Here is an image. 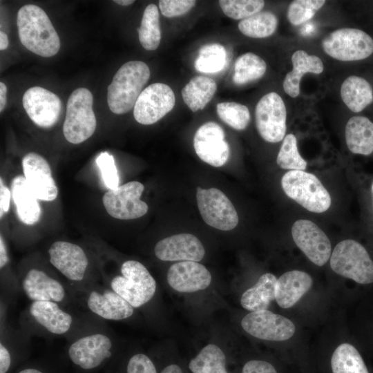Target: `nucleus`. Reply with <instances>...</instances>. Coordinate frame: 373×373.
<instances>
[{"label":"nucleus","instance_id":"f257e3e1","mask_svg":"<svg viewBox=\"0 0 373 373\" xmlns=\"http://www.w3.org/2000/svg\"><path fill=\"white\" fill-rule=\"evenodd\" d=\"M17 24L20 41L35 54L50 57L60 48V39L45 11L34 4L19 8Z\"/></svg>","mask_w":373,"mask_h":373},{"label":"nucleus","instance_id":"f03ea898","mask_svg":"<svg viewBox=\"0 0 373 373\" xmlns=\"http://www.w3.org/2000/svg\"><path fill=\"white\" fill-rule=\"evenodd\" d=\"M150 69L141 61L124 64L115 74L107 88V102L115 114L130 111L150 77Z\"/></svg>","mask_w":373,"mask_h":373},{"label":"nucleus","instance_id":"7ed1b4c3","mask_svg":"<svg viewBox=\"0 0 373 373\" xmlns=\"http://www.w3.org/2000/svg\"><path fill=\"white\" fill-rule=\"evenodd\" d=\"M121 276L111 281V289L137 308L147 303L156 291V282L146 267L137 260L123 262Z\"/></svg>","mask_w":373,"mask_h":373},{"label":"nucleus","instance_id":"20e7f679","mask_svg":"<svg viewBox=\"0 0 373 373\" xmlns=\"http://www.w3.org/2000/svg\"><path fill=\"white\" fill-rule=\"evenodd\" d=\"M281 185L289 198L311 212H325L331 205L329 192L314 174L305 171H289L283 176Z\"/></svg>","mask_w":373,"mask_h":373},{"label":"nucleus","instance_id":"39448f33","mask_svg":"<svg viewBox=\"0 0 373 373\" xmlns=\"http://www.w3.org/2000/svg\"><path fill=\"white\" fill-rule=\"evenodd\" d=\"M93 97L86 88H78L68 97L63 133L70 143L80 144L94 133L97 120L93 110Z\"/></svg>","mask_w":373,"mask_h":373},{"label":"nucleus","instance_id":"423d86ee","mask_svg":"<svg viewBox=\"0 0 373 373\" xmlns=\"http://www.w3.org/2000/svg\"><path fill=\"white\" fill-rule=\"evenodd\" d=\"M330 267L337 274L357 283H373V260L358 242L347 239L336 245L330 256Z\"/></svg>","mask_w":373,"mask_h":373},{"label":"nucleus","instance_id":"0eeeda50","mask_svg":"<svg viewBox=\"0 0 373 373\" xmlns=\"http://www.w3.org/2000/svg\"><path fill=\"white\" fill-rule=\"evenodd\" d=\"M324 52L343 61L364 59L373 53V39L356 28H341L329 34L322 41Z\"/></svg>","mask_w":373,"mask_h":373},{"label":"nucleus","instance_id":"6e6552de","mask_svg":"<svg viewBox=\"0 0 373 373\" xmlns=\"http://www.w3.org/2000/svg\"><path fill=\"white\" fill-rule=\"evenodd\" d=\"M196 200L200 215L208 225L222 231H229L237 226L238 216L236 209L220 190L198 186Z\"/></svg>","mask_w":373,"mask_h":373},{"label":"nucleus","instance_id":"1a4fd4ad","mask_svg":"<svg viewBox=\"0 0 373 373\" xmlns=\"http://www.w3.org/2000/svg\"><path fill=\"white\" fill-rule=\"evenodd\" d=\"M255 116L258 132L264 140L276 143L284 138L287 111L278 93L270 92L262 97L256 104Z\"/></svg>","mask_w":373,"mask_h":373},{"label":"nucleus","instance_id":"9d476101","mask_svg":"<svg viewBox=\"0 0 373 373\" xmlns=\"http://www.w3.org/2000/svg\"><path fill=\"white\" fill-rule=\"evenodd\" d=\"M144 185L131 181L116 189L108 190L103 196V204L107 213L114 218L132 220L140 218L148 211V205L140 200Z\"/></svg>","mask_w":373,"mask_h":373},{"label":"nucleus","instance_id":"9b49d317","mask_svg":"<svg viewBox=\"0 0 373 373\" xmlns=\"http://www.w3.org/2000/svg\"><path fill=\"white\" fill-rule=\"evenodd\" d=\"M175 104L171 88L163 83H154L140 95L133 108V116L141 124H153L169 113Z\"/></svg>","mask_w":373,"mask_h":373},{"label":"nucleus","instance_id":"f8f14e48","mask_svg":"<svg viewBox=\"0 0 373 373\" xmlns=\"http://www.w3.org/2000/svg\"><path fill=\"white\" fill-rule=\"evenodd\" d=\"M241 326L252 336L270 341L288 340L296 330L289 319L267 309L247 314L241 321Z\"/></svg>","mask_w":373,"mask_h":373},{"label":"nucleus","instance_id":"ddd939ff","mask_svg":"<svg viewBox=\"0 0 373 373\" xmlns=\"http://www.w3.org/2000/svg\"><path fill=\"white\" fill-rule=\"evenodd\" d=\"M291 235L296 246L315 265L323 266L330 258V241L324 231L312 221L296 220L292 225Z\"/></svg>","mask_w":373,"mask_h":373},{"label":"nucleus","instance_id":"4468645a","mask_svg":"<svg viewBox=\"0 0 373 373\" xmlns=\"http://www.w3.org/2000/svg\"><path fill=\"white\" fill-rule=\"evenodd\" d=\"M193 147L201 160L215 167L223 166L230 155L224 130L213 122H206L198 128L194 135Z\"/></svg>","mask_w":373,"mask_h":373},{"label":"nucleus","instance_id":"2eb2a0df","mask_svg":"<svg viewBox=\"0 0 373 373\" xmlns=\"http://www.w3.org/2000/svg\"><path fill=\"white\" fill-rule=\"evenodd\" d=\"M30 119L38 126L50 128L59 120L61 102L54 93L40 86L28 88L22 99Z\"/></svg>","mask_w":373,"mask_h":373},{"label":"nucleus","instance_id":"dca6fc26","mask_svg":"<svg viewBox=\"0 0 373 373\" xmlns=\"http://www.w3.org/2000/svg\"><path fill=\"white\" fill-rule=\"evenodd\" d=\"M112 347V341L107 335L96 333L74 341L68 348V356L75 365L91 370L111 357Z\"/></svg>","mask_w":373,"mask_h":373},{"label":"nucleus","instance_id":"f3484780","mask_svg":"<svg viewBox=\"0 0 373 373\" xmlns=\"http://www.w3.org/2000/svg\"><path fill=\"white\" fill-rule=\"evenodd\" d=\"M48 252L50 263L66 278L71 281L84 279L88 260L81 247L66 241H56Z\"/></svg>","mask_w":373,"mask_h":373},{"label":"nucleus","instance_id":"a211bd4d","mask_svg":"<svg viewBox=\"0 0 373 373\" xmlns=\"http://www.w3.org/2000/svg\"><path fill=\"white\" fill-rule=\"evenodd\" d=\"M24 177L38 200L52 201L56 199L58 189L52 177L48 162L36 153L26 154L22 160Z\"/></svg>","mask_w":373,"mask_h":373},{"label":"nucleus","instance_id":"6ab92c4d","mask_svg":"<svg viewBox=\"0 0 373 373\" xmlns=\"http://www.w3.org/2000/svg\"><path fill=\"white\" fill-rule=\"evenodd\" d=\"M156 257L163 261H200L205 249L200 240L193 234L179 233L166 237L155 246Z\"/></svg>","mask_w":373,"mask_h":373},{"label":"nucleus","instance_id":"aec40b11","mask_svg":"<svg viewBox=\"0 0 373 373\" xmlns=\"http://www.w3.org/2000/svg\"><path fill=\"white\" fill-rule=\"evenodd\" d=\"M211 274L203 265L194 261H180L172 265L167 272V283L174 290L191 293L207 288Z\"/></svg>","mask_w":373,"mask_h":373},{"label":"nucleus","instance_id":"412c9836","mask_svg":"<svg viewBox=\"0 0 373 373\" xmlns=\"http://www.w3.org/2000/svg\"><path fill=\"white\" fill-rule=\"evenodd\" d=\"M86 305L90 312L109 321L128 318L134 311V307L111 289L90 291L86 298Z\"/></svg>","mask_w":373,"mask_h":373},{"label":"nucleus","instance_id":"4be33fe9","mask_svg":"<svg viewBox=\"0 0 373 373\" xmlns=\"http://www.w3.org/2000/svg\"><path fill=\"white\" fill-rule=\"evenodd\" d=\"M22 289L26 296L33 301L62 302L66 290L57 280L38 269H31L26 274Z\"/></svg>","mask_w":373,"mask_h":373},{"label":"nucleus","instance_id":"5701e85b","mask_svg":"<svg viewBox=\"0 0 373 373\" xmlns=\"http://www.w3.org/2000/svg\"><path fill=\"white\" fill-rule=\"evenodd\" d=\"M313 280L305 271L292 270L284 273L276 281V300L287 309L294 306L311 288Z\"/></svg>","mask_w":373,"mask_h":373},{"label":"nucleus","instance_id":"b1692460","mask_svg":"<svg viewBox=\"0 0 373 373\" xmlns=\"http://www.w3.org/2000/svg\"><path fill=\"white\" fill-rule=\"evenodd\" d=\"M57 303L54 301H33L29 312L35 321L48 332L61 335L70 329L73 318Z\"/></svg>","mask_w":373,"mask_h":373},{"label":"nucleus","instance_id":"393cba45","mask_svg":"<svg viewBox=\"0 0 373 373\" xmlns=\"http://www.w3.org/2000/svg\"><path fill=\"white\" fill-rule=\"evenodd\" d=\"M11 189L19 220L27 225L37 223L41 216V207L25 177L16 176L12 181Z\"/></svg>","mask_w":373,"mask_h":373},{"label":"nucleus","instance_id":"a878e982","mask_svg":"<svg viewBox=\"0 0 373 373\" xmlns=\"http://www.w3.org/2000/svg\"><path fill=\"white\" fill-rule=\"evenodd\" d=\"M293 70L289 72L283 82L285 92L291 97H296L300 93V82L303 75L312 73L320 74L324 66L320 57L309 55L304 50H297L291 56Z\"/></svg>","mask_w":373,"mask_h":373},{"label":"nucleus","instance_id":"bb28decb","mask_svg":"<svg viewBox=\"0 0 373 373\" xmlns=\"http://www.w3.org/2000/svg\"><path fill=\"white\" fill-rule=\"evenodd\" d=\"M345 141L355 154L368 155L373 152V122L364 116H353L345 126Z\"/></svg>","mask_w":373,"mask_h":373},{"label":"nucleus","instance_id":"cd10ccee","mask_svg":"<svg viewBox=\"0 0 373 373\" xmlns=\"http://www.w3.org/2000/svg\"><path fill=\"white\" fill-rule=\"evenodd\" d=\"M276 281L274 274H262L254 286L242 294L240 298L242 307L250 312L267 309L271 302L276 299Z\"/></svg>","mask_w":373,"mask_h":373},{"label":"nucleus","instance_id":"c85d7f7f","mask_svg":"<svg viewBox=\"0 0 373 373\" xmlns=\"http://www.w3.org/2000/svg\"><path fill=\"white\" fill-rule=\"evenodd\" d=\"M341 96L350 111L359 113L373 102V89L364 78L351 75L343 82Z\"/></svg>","mask_w":373,"mask_h":373},{"label":"nucleus","instance_id":"c756f323","mask_svg":"<svg viewBox=\"0 0 373 373\" xmlns=\"http://www.w3.org/2000/svg\"><path fill=\"white\" fill-rule=\"evenodd\" d=\"M217 90L216 82L208 77H193L181 90L182 99L193 112L203 109L211 100Z\"/></svg>","mask_w":373,"mask_h":373},{"label":"nucleus","instance_id":"7c9ffc66","mask_svg":"<svg viewBox=\"0 0 373 373\" xmlns=\"http://www.w3.org/2000/svg\"><path fill=\"white\" fill-rule=\"evenodd\" d=\"M191 373H229L224 352L217 345H205L188 363Z\"/></svg>","mask_w":373,"mask_h":373},{"label":"nucleus","instance_id":"2f4dec72","mask_svg":"<svg viewBox=\"0 0 373 373\" xmlns=\"http://www.w3.org/2000/svg\"><path fill=\"white\" fill-rule=\"evenodd\" d=\"M159 12L156 5H148L143 13L140 28L137 29L139 40L146 50L157 48L161 40Z\"/></svg>","mask_w":373,"mask_h":373},{"label":"nucleus","instance_id":"473e14b6","mask_svg":"<svg viewBox=\"0 0 373 373\" xmlns=\"http://www.w3.org/2000/svg\"><path fill=\"white\" fill-rule=\"evenodd\" d=\"M267 70L266 62L257 55L247 52L236 59L233 81L243 85L261 78Z\"/></svg>","mask_w":373,"mask_h":373},{"label":"nucleus","instance_id":"72a5a7b5","mask_svg":"<svg viewBox=\"0 0 373 373\" xmlns=\"http://www.w3.org/2000/svg\"><path fill=\"white\" fill-rule=\"evenodd\" d=\"M278 19L271 12L256 13L238 23L239 30L251 38H265L271 36L276 30Z\"/></svg>","mask_w":373,"mask_h":373},{"label":"nucleus","instance_id":"f704fd0d","mask_svg":"<svg viewBox=\"0 0 373 373\" xmlns=\"http://www.w3.org/2000/svg\"><path fill=\"white\" fill-rule=\"evenodd\" d=\"M227 54L225 48L218 43L202 46L195 61L197 71L203 73H216L224 69Z\"/></svg>","mask_w":373,"mask_h":373},{"label":"nucleus","instance_id":"c9c22d12","mask_svg":"<svg viewBox=\"0 0 373 373\" xmlns=\"http://www.w3.org/2000/svg\"><path fill=\"white\" fill-rule=\"evenodd\" d=\"M218 117L231 128L242 131L246 128L250 121L248 108L237 102H221L216 106Z\"/></svg>","mask_w":373,"mask_h":373},{"label":"nucleus","instance_id":"e433bc0d","mask_svg":"<svg viewBox=\"0 0 373 373\" xmlns=\"http://www.w3.org/2000/svg\"><path fill=\"white\" fill-rule=\"evenodd\" d=\"M276 162L283 169L304 171L306 169L307 162L298 152L297 140L294 135L288 134L284 137Z\"/></svg>","mask_w":373,"mask_h":373},{"label":"nucleus","instance_id":"4c0bfd02","mask_svg":"<svg viewBox=\"0 0 373 373\" xmlns=\"http://www.w3.org/2000/svg\"><path fill=\"white\" fill-rule=\"evenodd\" d=\"M224 14L233 19H245L260 12L265 6L262 0H220Z\"/></svg>","mask_w":373,"mask_h":373},{"label":"nucleus","instance_id":"58836bf2","mask_svg":"<svg viewBox=\"0 0 373 373\" xmlns=\"http://www.w3.org/2000/svg\"><path fill=\"white\" fill-rule=\"evenodd\" d=\"M325 3L324 0H296L288 7L287 19L294 26L300 25L311 19Z\"/></svg>","mask_w":373,"mask_h":373},{"label":"nucleus","instance_id":"ea45409f","mask_svg":"<svg viewBox=\"0 0 373 373\" xmlns=\"http://www.w3.org/2000/svg\"><path fill=\"white\" fill-rule=\"evenodd\" d=\"M96 163L104 183L108 190L118 188L119 175L113 156L108 152H102L97 156Z\"/></svg>","mask_w":373,"mask_h":373},{"label":"nucleus","instance_id":"a19ab883","mask_svg":"<svg viewBox=\"0 0 373 373\" xmlns=\"http://www.w3.org/2000/svg\"><path fill=\"white\" fill-rule=\"evenodd\" d=\"M195 3L194 0H160L159 8L164 16L175 17L188 12Z\"/></svg>","mask_w":373,"mask_h":373},{"label":"nucleus","instance_id":"79ce46f5","mask_svg":"<svg viewBox=\"0 0 373 373\" xmlns=\"http://www.w3.org/2000/svg\"><path fill=\"white\" fill-rule=\"evenodd\" d=\"M126 373H157L153 361L146 354L137 353L133 355L126 365Z\"/></svg>","mask_w":373,"mask_h":373},{"label":"nucleus","instance_id":"37998d69","mask_svg":"<svg viewBox=\"0 0 373 373\" xmlns=\"http://www.w3.org/2000/svg\"><path fill=\"white\" fill-rule=\"evenodd\" d=\"M240 373H278V372L268 361L251 359L243 365Z\"/></svg>","mask_w":373,"mask_h":373},{"label":"nucleus","instance_id":"c03bdc74","mask_svg":"<svg viewBox=\"0 0 373 373\" xmlns=\"http://www.w3.org/2000/svg\"><path fill=\"white\" fill-rule=\"evenodd\" d=\"M11 193L8 188L6 186L1 178L0 181V216L2 218L3 213L9 210Z\"/></svg>","mask_w":373,"mask_h":373},{"label":"nucleus","instance_id":"a18cd8bd","mask_svg":"<svg viewBox=\"0 0 373 373\" xmlns=\"http://www.w3.org/2000/svg\"><path fill=\"white\" fill-rule=\"evenodd\" d=\"M11 358L8 350L0 343V373H6L10 365Z\"/></svg>","mask_w":373,"mask_h":373},{"label":"nucleus","instance_id":"49530a36","mask_svg":"<svg viewBox=\"0 0 373 373\" xmlns=\"http://www.w3.org/2000/svg\"><path fill=\"white\" fill-rule=\"evenodd\" d=\"M9 258L7 247L2 236H0V268H3L8 262Z\"/></svg>","mask_w":373,"mask_h":373},{"label":"nucleus","instance_id":"de8ad7c7","mask_svg":"<svg viewBox=\"0 0 373 373\" xmlns=\"http://www.w3.org/2000/svg\"><path fill=\"white\" fill-rule=\"evenodd\" d=\"M7 86L6 84L1 82H0V112H3L4 110L6 102H7Z\"/></svg>","mask_w":373,"mask_h":373},{"label":"nucleus","instance_id":"09e8293b","mask_svg":"<svg viewBox=\"0 0 373 373\" xmlns=\"http://www.w3.org/2000/svg\"><path fill=\"white\" fill-rule=\"evenodd\" d=\"M8 38L7 35L3 32L0 31V50H3L8 48Z\"/></svg>","mask_w":373,"mask_h":373},{"label":"nucleus","instance_id":"8fccbe9b","mask_svg":"<svg viewBox=\"0 0 373 373\" xmlns=\"http://www.w3.org/2000/svg\"><path fill=\"white\" fill-rule=\"evenodd\" d=\"M114 2L119 5L126 6H129L133 3L135 1L134 0H115Z\"/></svg>","mask_w":373,"mask_h":373},{"label":"nucleus","instance_id":"3c124183","mask_svg":"<svg viewBox=\"0 0 373 373\" xmlns=\"http://www.w3.org/2000/svg\"><path fill=\"white\" fill-rule=\"evenodd\" d=\"M19 373H42V372L36 369L27 368V369L20 371Z\"/></svg>","mask_w":373,"mask_h":373},{"label":"nucleus","instance_id":"603ef678","mask_svg":"<svg viewBox=\"0 0 373 373\" xmlns=\"http://www.w3.org/2000/svg\"><path fill=\"white\" fill-rule=\"evenodd\" d=\"M372 193H373V183L372 184Z\"/></svg>","mask_w":373,"mask_h":373}]
</instances>
